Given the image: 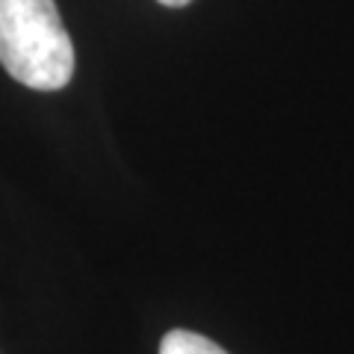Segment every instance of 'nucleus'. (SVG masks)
Wrapping results in <instances>:
<instances>
[{
    "label": "nucleus",
    "instance_id": "1",
    "mask_svg": "<svg viewBox=\"0 0 354 354\" xmlns=\"http://www.w3.org/2000/svg\"><path fill=\"white\" fill-rule=\"evenodd\" d=\"M0 65L36 92L71 83L74 44L53 0H0Z\"/></svg>",
    "mask_w": 354,
    "mask_h": 354
},
{
    "label": "nucleus",
    "instance_id": "3",
    "mask_svg": "<svg viewBox=\"0 0 354 354\" xmlns=\"http://www.w3.org/2000/svg\"><path fill=\"white\" fill-rule=\"evenodd\" d=\"M160 3L162 6H189L192 0H160Z\"/></svg>",
    "mask_w": 354,
    "mask_h": 354
},
{
    "label": "nucleus",
    "instance_id": "2",
    "mask_svg": "<svg viewBox=\"0 0 354 354\" xmlns=\"http://www.w3.org/2000/svg\"><path fill=\"white\" fill-rule=\"evenodd\" d=\"M160 354H227L213 339H207L195 330H169L160 342Z\"/></svg>",
    "mask_w": 354,
    "mask_h": 354
}]
</instances>
